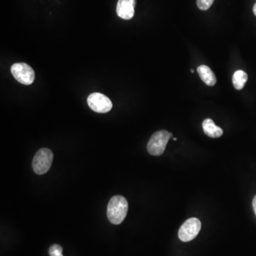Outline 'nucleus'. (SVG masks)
<instances>
[{
	"mask_svg": "<svg viewBox=\"0 0 256 256\" xmlns=\"http://www.w3.org/2000/svg\"><path fill=\"white\" fill-rule=\"evenodd\" d=\"M128 203L123 196H114L107 205V216L108 220L115 225L121 224L127 216Z\"/></svg>",
	"mask_w": 256,
	"mask_h": 256,
	"instance_id": "nucleus-1",
	"label": "nucleus"
},
{
	"mask_svg": "<svg viewBox=\"0 0 256 256\" xmlns=\"http://www.w3.org/2000/svg\"><path fill=\"white\" fill-rule=\"evenodd\" d=\"M172 137V134L168 131L164 129L157 131L155 133L153 134L148 142V147H147L148 153L151 155H162L166 149L169 140Z\"/></svg>",
	"mask_w": 256,
	"mask_h": 256,
	"instance_id": "nucleus-2",
	"label": "nucleus"
},
{
	"mask_svg": "<svg viewBox=\"0 0 256 256\" xmlns=\"http://www.w3.org/2000/svg\"><path fill=\"white\" fill-rule=\"evenodd\" d=\"M53 154L48 148H42L36 153L32 161V167L34 172L42 175L50 170L53 162Z\"/></svg>",
	"mask_w": 256,
	"mask_h": 256,
	"instance_id": "nucleus-3",
	"label": "nucleus"
},
{
	"mask_svg": "<svg viewBox=\"0 0 256 256\" xmlns=\"http://www.w3.org/2000/svg\"><path fill=\"white\" fill-rule=\"evenodd\" d=\"M14 78L23 85H31L35 78V73L31 66L25 63H16L11 67Z\"/></svg>",
	"mask_w": 256,
	"mask_h": 256,
	"instance_id": "nucleus-4",
	"label": "nucleus"
},
{
	"mask_svg": "<svg viewBox=\"0 0 256 256\" xmlns=\"http://www.w3.org/2000/svg\"><path fill=\"white\" fill-rule=\"evenodd\" d=\"M202 228L201 221L197 218H191L185 221L179 230V238L183 242H189L197 236Z\"/></svg>",
	"mask_w": 256,
	"mask_h": 256,
	"instance_id": "nucleus-5",
	"label": "nucleus"
},
{
	"mask_svg": "<svg viewBox=\"0 0 256 256\" xmlns=\"http://www.w3.org/2000/svg\"><path fill=\"white\" fill-rule=\"evenodd\" d=\"M87 102L90 108L96 113H106L113 107L111 101L102 93H92L88 96Z\"/></svg>",
	"mask_w": 256,
	"mask_h": 256,
	"instance_id": "nucleus-6",
	"label": "nucleus"
},
{
	"mask_svg": "<svg viewBox=\"0 0 256 256\" xmlns=\"http://www.w3.org/2000/svg\"><path fill=\"white\" fill-rule=\"evenodd\" d=\"M135 0H118L116 12L123 20H131L135 14Z\"/></svg>",
	"mask_w": 256,
	"mask_h": 256,
	"instance_id": "nucleus-7",
	"label": "nucleus"
},
{
	"mask_svg": "<svg viewBox=\"0 0 256 256\" xmlns=\"http://www.w3.org/2000/svg\"><path fill=\"white\" fill-rule=\"evenodd\" d=\"M197 72L202 81L205 82L208 86H213L216 84V76L208 66H205V65L199 66L197 68Z\"/></svg>",
	"mask_w": 256,
	"mask_h": 256,
	"instance_id": "nucleus-8",
	"label": "nucleus"
},
{
	"mask_svg": "<svg viewBox=\"0 0 256 256\" xmlns=\"http://www.w3.org/2000/svg\"><path fill=\"white\" fill-rule=\"evenodd\" d=\"M204 132L208 137L212 138H217L220 137L223 135V129L220 127H218L215 125L214 122L212 120L208 118L205 120L202 123Z\"/></svg>",
	"mask_w": 256,
	"mask_h": 256,
	"instance_id": "nucleus-9",
	"label": "nucleus"
},
{
	"mask_svg": "<svg viewBox=\"0 0 256 256\" xmlns=\"http://www.w3.org/2000/svg\"><path fill=\"white\" fill-rule=\"evenodd\" d=\"M233 85L236 90L243 89L245 84L248 80V75L245 71H235L233 76Z\"/></svg>",
	"mask_w": 256,
	"mask_h": 256,
	"instance_id": "nucleus-10",
	"label": "nucleus"
},
{
	"mask_svg": "<svg viewBox=\"0 0 256 256\" xmlns=\"http://www.w3.org/2000/svg\"><path fill=\"white\" fill-rule=\"evenodd\" d=\"M49 254L50 256H64L62 247L58 244L52 245L49 250Z\"/></svg>",
	"mask_w": 256,
	"mask_h": 256,
	"instance_id": "nucleus-11",
	"label": "nucleus"
},
{
	"mask_svg": "<svg viewBox=\"0 0 256 256\" xmlns=\"http://www.w3.org/2000/svg\"><path fill=\"white\" fill-rule=\"evenodd\" d=\"M214 0H197V4L201 10H207L209 9Z\"/></svg>",
	"mask_w": 256,
	"mask_h": 256,
	"instance_id": "nucleus-12",
	"label": "nucleus"
},
{
	"mask_svg": "<svg viewBox=\"0 0 256 256\" xmlns=\"http://www.w3.org/2000/svg\"><path fill=\"white\" fill-rule=\"evenodd\" d=\"M253 207H254V212H255L256 215V195L254 197V200H253Z\"/></svg>",
	"mask_w": 256,
	"mask_h": 256,
	"instance_id": "nucleus-13",
	"label": "nucleus"
},
{
	"mask_svg": "<svg viewBox=\"0 0 256 256\" xmlns=\"http://www.w3.org/2000/svg\"><path fill=\"white\" fill-rule=\"evenodd\" d=\"M253 10H254V14L256 16V4L254 6V9H253Z\"/></svg>",
	"mask_w": 256,
	"mask_h": 256,
	"instance_id": "nucleus-14",
	"label": "nucleus"
},
{
	"mask_svg": "<svg viewBox=\"0 0 256 256\" xmlns=\"http://www.w3.org/2000/svg\"><path fill=\"white\" fill-rule=\"evenodd\" d=\"M173 140H175V141H176V140H178V139L175 138V137H174Z\"/></svg>",
	"mask_w": 256,
	"mask_h": 256,
	"instance_id": "nucleus-15",
	"label": "nucleus"
}]
</instances>
